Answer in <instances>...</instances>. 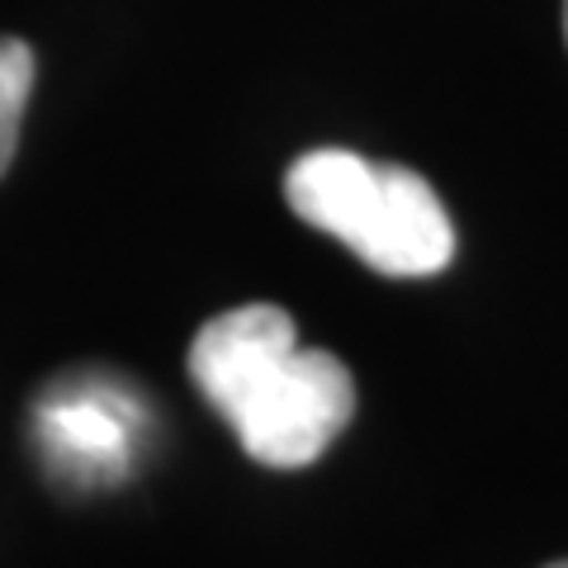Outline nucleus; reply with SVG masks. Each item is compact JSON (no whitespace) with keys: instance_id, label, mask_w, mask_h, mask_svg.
I'll use <instances>...</instances> for the list:
<instances>
[{"instance_id":"1","label":"nucleus","mask_w":568,"mask_h":568,"mask_svg":"<svg viewBox=\"0 0 568 568\" xmlns=\"http://www.w3.org/2000/svg\"><path fill=\"white\" fill-rule=\"evenodd\" d=\"M190 379L237 432L242 450L271 469H304L346 432L355 379L332 351L298 346L294 317L242 304L194 332Z\"/></svg>"},{"instance_id":"2","label":"nucleus","mask_w":568,"mask_h":568,"mask_svg":"<svg viewBox=\"0 0 568 568\" xmlns=\"http://www.w3.org/2000/svg\"><path fill=\"white\" fill-rule=\"evenodd\" d=\"M284 200L308 227L346 242L379 275L422 280L455 261V223L446 204L426 175L407 166L317 148L290 166Z\"/></svg>"},{"instance_id":"3","label":"nucleus","mask_w":568,"mask_h":568,"mask_svg":"<svg viewBox=\"0 0 568 568\" xmlns=\"http://www.w3.org/2000/svg\"><path fill=\"white\" fill-rule=\"evenodd\" d=\"M33 48L24 39H0V175L10 171L14 148H20V123L33 95Z\"/></svg>"},{"instance_id":"4","label":"nucleus","mask_w":568,"mask_h":568,"mask_svg":"<svg viewBox=\"0 0 568 568\" xmlns=\"http://www.w3.org/2000/svg\"><path fill=\"white\" fill-rule=\"evenodd\" d=\"M564 33H568V0H564Z\"/></svg>"},{"instance_id":"5","label":"nucleus","mask_w":568,"mask_h":568,"mask_svg":"<svg viewBox=\"0 0 568 568\" xmlns=\"http://www.w3.org/2000/svg\"><path fill=\"white\" fill-rule=\"evenodd\" d=\"M549 568H568V559H559V564H549Z\"/></svg>"}]
</instances>
